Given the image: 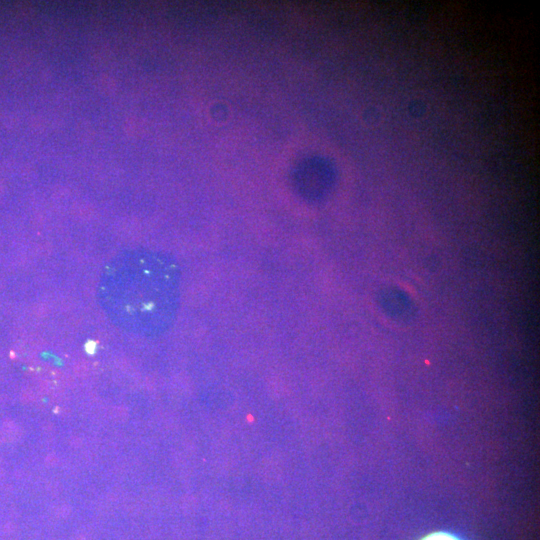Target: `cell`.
<instances>
[{
    "label": "cell",
    "mask_w": 540,
    "mask_h": 540,
    "mask_svg": "<svg viewBox=\"0 0 540 540\" xmlns=\"http://www.w3.org/2000/svg\"><path fill=\"white\" fill-rule=\"evenodd\" d=\"M421 540H459V539L457 537L451 535V534H448V533L436 532V533H432L430 535H427L426 537H424Z\"/></svg>",
    "instance_id": "6da1fadb"
}]
</instances>
